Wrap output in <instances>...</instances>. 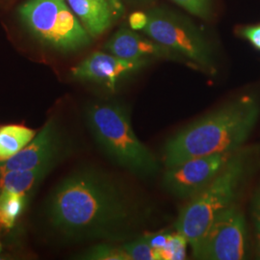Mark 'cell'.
I'll list each match as a JSON object with an SVG mask.
<instances>
[{
    "label": "cell",
    "instance_id": "6da1fadb",
    "mask_svg": "<svg viewBox=\"0 0 260 260\" xmlns=\"http://www.w3.org/2000/svg\"><path fill=\"white\" fill-rule=\"evenodd\" d=\"M45 219L67 240L115 238L132 224L134 209L117 183L93 169L78 170L48 196Z\"/></svg>",
    "mask_w": 260,
    "mask_h": 260
},
{
    "label": "cell",
    "instance_id": "7a4b0ae2",
    "mask_svg": "<svg viewBox=\"0 0 260 260\" xmlns=\"http://www.w3.org/2000/svg\"><path fill=\"white\" fill-rule=\"evenodd\" d=\"M258 113L256 101L249 96L208 113L168 141L164 148L165 166L174 167L200 156L235 152L248 139Z\"/></svg>",
    "mask_w": 260,
    "mask_h": 260
},
{
    "label": "cell",
    "instance_id": "3957f363",
    "mask_svg": "<svg viewBox=\"0 0 260 260\" xmlns=\"http://www.w3.org/2000/svg\"><path fill=\"white\" fill-rule=\"evenodd\" d=\"M86 121L99 147L116 165L138 177L157 173V159L136 136L125 108L115 103H94L86 109Z\"/></svg>",
    "mask_w": 260,
    "mask_h": 260
},
{
    "label": "cell",
    "instance_id": "277c9868",
    "mask_svg": "<svg viewBox=\"0 0 260 260\" xmlns=\"http://www.w3.org/2000/svg\"><path fill=\"white\" fill-rule=\"evenodd\" d=\"M246 172V163L234 153L221 172L198 195L189 200L176 223L194 251L216 217L233 205Z\"/></svg>",
    "mask_w": 260,
    "mask_h": 260
},
{
    "label": "cell",
    "instance_id": "5b68a950",
    "mask_svg": "<svg viewBox=\"0 0 260 260\" xmlns=\"http://www.w3.org/2000/svg\"><path fill=\"white\" fill-rule=\"evenodd\" d=\"M19 14L39 41L58 50L75 51L91 43L92 37L67 0H28Z\"/></svg>",
    "mask_w": 260,
    "mask_h": 260
},
{
    "label": "cell",
    "instance_id": "8992f818",
    "mask_svg": "<svg viewBox=\"0 0 260 260\" xmlns=\"http://www.w3.org/2000/svg\"><path fill=\"white\" fill-rule=\"evenodd\" d=\"M148 16V24L143 31L151 40L204 69H213L211 48L194 26L164 10H152Z\"/></svg>",
    "mask_w": 260,
    "mask_h": 260
},
{
    "label": "cell",
    "instance_id": "52a82bcc",
    "mask_svg": "<svg viewBox=\"0 0 260 260\" xmlns=\"http://www.w3.org/2000/svg\"><path fill=\"white\" fill-rule=\"evenodd\" d=\"M246 241L244 216L233 205L216 217L193 251V255L198 259H243L246 255Z\"/></svg>",
    "mask_w": 260,
    "mask_h": 260
},
{
    "label": "cell",
    "instance_id": "ba28073f",
    "mask_svg": "<svg viewBox=\"0 0 260 260\" xmlns=\"http://www.w3.org/2000/svg\"><path fill=\"white\" fill-rule=\"evenodd\" d=\"M234 153H216L192 158L168 168L163 177V187L178 199L191 200L213 180Z\"/></svg>",
    "mask_w": 260,
    "mask_h": 260
},
{
    "label": "cell",
    "instance_id": "9c48e42d",
    "mask_svg": "<svg viewBox=\"0 0 260 260\" xmlns=\"http://www.w3.org/2000/svg\"><path fill=\"white\" fill-rule=\"evenodd\" d=\"M66 149L61 126L55 117H51L24 149L15 156L0 162V175L11 171L34 169L56 159L62 160Z\"/></svg>",
    "mask_w": 260,
    "mask_h": 260
},
{
    "label": "cell",
    "instance_id": "30bf717a",
    "mask_svg": "<svg viewBox=\"0 0 260 260\" xmlns=\"http://www.w3.org/2000/svg\"><path fill=\"white\" fill-rule=\"evenodd\" d=\"M149 60H125L113 54L95 51L75 66L71 74L76 80L103 83L110 90L124 76L144 68Z\"/></svg>",
    "mask_w": 260,
    "mask_h": 260
},
{
    "label": "cell",
    "instance_id": "8fae6325",
    "mask_svg": "<svg viewBox=\"0 0 260 260\" xmlns=\"http://www.w3.org/2000/svg\"><path fill=\"white\" fill-rule=\"evenodd\" d=\"M92 38L103 35L122 13L120 0H67Z\"/></svg>",
    "mask_w": 260,
    "mask_h": 260
},
{
    "label": "cell",
    "instance_id": "7c38bea8",
    "mask_svg": "<svg viewBox=\"0 0 260 260\" xmlns=\"http://www.w3.org/2000/svg\"><path fill=\"white\" fill-rule=\"evenodd\" d=\"M104 48L113 55L125 60H150L163 58L173 52L151 39L140 36L134 31L122 28L105 44Z\"/></svg>",
    "mask_w": 260,
    "mask_h": 260
},
{
    "label": "cell",
    "instance_id": "4fadbf2b",
    "mask_svg": "<svg viewBox=\"0 0 260 260\" xmlns=\"http://www.w3.org/2000/svg\"><path fill=\"white\" fill-rule=\"evenodd\" d=\"M56 159L46 162L38 167L24 171H11L0 175V190H10L29 195L61 162Z\"/></svg>",
    "mask_w": 260,
    "mask_h": 260
},
{
    "label": "cell",
    "instance_id": "5bb4252c",
    "mask_svg": "<svg viewBox=\"0 0 260 260\" xmlns=\"http://www.w3.org/2000/svg\"><path fill=\"white\" fill-rule=\"evenodd\" d=\"M37 130L22 124L0 125V162L18 154L37 135Z\"/></svg>",
    "mask_w": 260,
    "mask_h": 260
},
{
    "label": "cell",
    "instance_id": "9a60e30c",
    "mask_svg": "<svg viewBox=\"0 0 260 260\" xmlns=\"http://www.w3.org/2000/svg\"><path fill=\"white\" fill-rule=\"evenodd\" d=\"M27 195L0 190V228L11 230L22 213Z\"/></svg>",
    "mask_w": 260,
    "mask_h": 260
},
{
    "label": "cell",
    "instance_id": "2e32d148",
    "mask_svg": "<svg viewBox=\"0 0 260 260\" xmlns=\"http://www.w3.org/2000/svg\"><path fill=\"white\" fill-rule=\"evenodd\" d=\"M77 258L86 260H129L121 246L106 243L93 246L88 251L79 254Z\"/></svg>",
    "mask_w": 260,
    "mask_h": 260
},
{
    "label": "cell",
    "instance_id": "e0dca14e",
    "mask_svg": "<svg viewBox=\"0 0 260 260\" xmlns=\"http://www.w3.org/2000/svg\"><path fill=\"white\" fill-rule=\"evenodd\" d=\"M129 260H160L158 251L151 246L147 236L121 245Z\"/></svg>",
    "mask_w": 260,
    "mask_h": 260
},
{
    "label": "cell",
    "instance_id": "ac0fdd59",
    "mask_svg": "<svg viewBox=\"0 0 260 260\" xmlns=\"http://www.w3.org/2000/svg\"><path fill=\"white\" fill-rule=\"evenodd\" d=\"M188 242L185 237L179 233L168 234L165 245L159 250L160 260L184 259L186 256V246Z\"/></svg>",
    "mask_w": 260,
    "mask_h": 260
},
{
    "label": "cell",
    "instance_id": "d6986e66",
    "mask_svg": "<svg viewBox=\"0 0 260 260\" xmlns=\"http://www.w3.org/2000/svg\"><path fill=\"white\" fill-rule=\"evenodd\" d=\"M179 6L190 12L191 14L206 18L210 10V1L209 0H173Z\"/></svg>",
    "mask_w": 260,
    "mask_h": 260
},
{
    "label": "cell",
    "instance_id": "ffe728a7",
    "mask_svg": "<svg viewBox=\"0 0 260 260\" xmlns=\"http://www.w3.org/2000/svg\"><path fill=\"white\" fill-rule=\"evenodd\" d=\"M149 16L143 12H135L130 15L129 25L133 30H144L148 24Z\"/></svg>",
    "mask_w": 260,
    "mask_h": 260
},
{
    "label": "cell",
    "instance_id": "44dd1931",
    "mask_svg": "<svg viewBox=\"0 0 260 260\" xmlns=\"http://www.w3.org/2000/svg\"><path fill=\"white\" fill-rule=\"evenodd\" d=\"M243 34L254 47L260 49V25L246 28Z\"/></svg>",
    "mask_w": 260,
    "mask_h": 260
},
{
    "label": "cell",
    "instance_id": "7402d4cb",
    "mask_svg": "<svg viewBox=\"0 0 260 260\" xmlns=\"http://www.w3.org/2000/svg\"><path fill=\"white\" fill-rule=\"evenodd\" d=\"M252 218L256 228V232H260V189L254 196L252 202Z\"/></svg>",
    "mask_w": 260,
    "mask_h": 260
},
{
    "label": "cell",
    "instance_id": "603a6c76",
    "mask_svg": "<svg viewBox=\"0 0 260 260\" xmlns=\"http://www.w3.org/2000/svg\"><path fill=\"white\" fill-rule=\"evenodd\" d=\"M256 241H257V250L260 255V232H256Z\"/></svg>",
    "mask_w": 260,
    "mask_h": 260
},
{
    "label": "cell",
    "instance_id": "cb8c5ba5",
    "mask_svg": "<svg viewBox=\"0 0 260 260\" xmlns=\"http://www.w3.org/2000/svg\"><path fill=\"white\" fill-rule=\"evenodd\" d=\"M2 252V245H1V243H0V253Z\"/></svg>",
    "mask_w": 260,
    "mask_h": 260
},
{
    "label": "cell",
    "instance_id": "d4e9b609",
    "mask_svg": "<svg viewBox=\"0 0 260 260\" xmlns=\"http://www.w3.org/2000/svg\"><path fill=\"white\" fill-rule=\"evenodd\" d=\"M0 259H2V257H0Z\"/></svg>",
    "mask_w": 260,
    "mask_h": 260
}]
</instances>
